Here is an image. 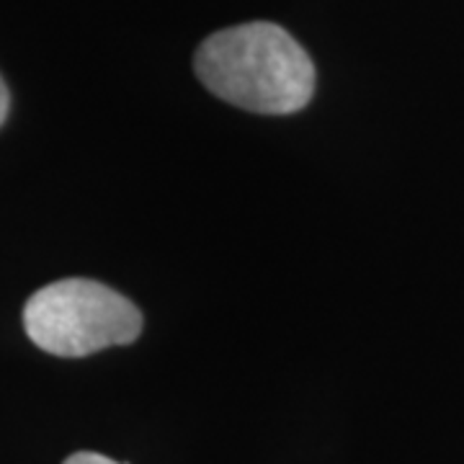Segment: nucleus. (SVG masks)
Instances as JSON below:
<instances>
[{
	"label": "nucleus",
	"instance_id": "1",
	"mask_svg": "<svg viewBox=\"0 0 464 464\" xmlns=\"http://www.w3.org/2000/svg\"><path fill=\"white\" fill-rule=\"evenodd\" d=\"M194 70L209 93L253 114H295L315 93L310 54L271 21H250L207 36L194 54Z\"/></svg>",
	"mask_w": 464,
	"mask_h": 464
},
{
	"label": "nucleus",
	"instance_id": "2",
	"mask_svg": "<svg viewBox=\"0 0 464 464\" xmlns=\"http://www.w3.org/2000/svg\"><path fill=\"white\" fill-rule=\"evenodd\" d=\"M24 328L34 346L63 359H81L134 343L142 313L124 295L93 279H63L34 292L24 307Z\"/></svg>",
	"mask_w": 464,
	"mask_h": 464
},
{
	"label": "nucleus",
	"instance_id": "3",
	"mask_svg": "<svg viewBox=\"0 0 464 464\" xmlns=\"http://www.w3.org/2000/svg\"><path fill=\"white\" fill-rule=\"evenodd\" d=\"M65 464H121V462H114V459H109V457H103V454H96V451H78V454L67 457Z\"/></svg>",
	"mask_w": 464,
	"mask_h": 464
},
{
	"label": "nucleus",
	"instance_id": "4",
	"mask_svg": "<svg viewBox=\"0 0 464 464\" xmlns=\"http://www.w3.org/2000/svg\"><path fill=\"white\" fill-rule=\"evenodd\" d=\"M8 109H11V93H8V85H5V81L0 78V124L5 121Z\"/></svg>",
	"mask_w": 464,
	"mask_h": 464
}]
</instances>
